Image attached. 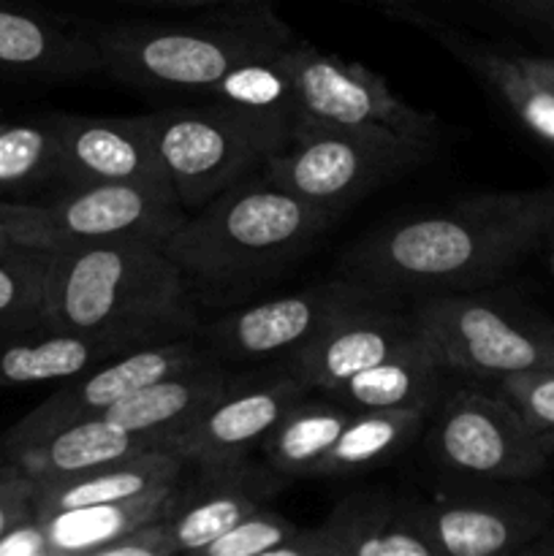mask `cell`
<instances>
[{"instance_id": "obj_1", "label": "cell", "mask_w": 554, "mask_h": 556, "mask_svg": "<svg viewBox=\"0 0 554 556\" xmlns=\"http://www.w3.org/2000/svg\"><path fill=\"white\" fill-rule=\"evenodd\" d=\"M554 228V185L500 190L405 215L356 239L342 277L386 299H424L492 286Z\"/></svg>"}, {"instance_id": "obj_2", "label": "cell", "mask_w": 554, "mask_h": 556, "mask_svg": "<svg viewBox=\"0 0 554 556\" xmlns=\"http://www.w3.org/2000/svg\"><path fill=\"white\" fill-rule=\"evenodd\" d=\"M337 217L259 172L188 212L163 250L196 299L226 304L302 258Z\"/></svg>"}, {"instance_id": "obj_3", "label": "cell", "mask_w": 554, "mask_h": 556, "mask_svg": "<svg viewBox=\"0 0 554 556\" xmlns=\"http://www.w3.org/2000/svg\"><path fill=\"white\" fill-rule=\"evenodd\" d=\"M196 296L155 242L52 250L41 331L123 334L161 342L196 334Z\"/></svg>"}, {"instance_id": "obj_4", "label": "cell", "mask_w": 554, "mask_h": 556, "mask_svg": "<svg viewBox=\"0 0 554 556\" xmlns=\"http://www.w3.org/2000/svg\"><path fill=\"white\" fill-rule=\"evenodd\" d=\"M92 38L103 74L141 90L204 98L237 65L280 52L297 33L259 0L193 22H117Z\"/></svg>"}, {"instance_id": "obj_5", "label": "cell", "mask_w": 554, "mask_h": 556, "mask_svg": "<svg viewBox=\"0 0 554 556\" xmlns=\"http://www.w3.org/2000/svg\"><path fill=\"white\" fill-rule=\"evenodd\" d=\"M299 117L212 98L147 114L158 155L185 212L201 210L223 190L259 174L269 157L291 144Z\"/></svg>"}, {"instance_id": "obj_6", "label": "cell", "mask_w": 554, "mask_h": 556, "mask_svg": "<svg viewBox=\"0 0 554 556\" xmlns=\"http://www.w3.org/2000/svg\"><path fill=\"white\" fill-rule=\"evenodd\" d=\"M413 324L445 372L500 378L554 369V324L500 293H440L413 299Z\"/></svg>"}, {"instance_id": "obj_7", "label": "cell", "mask_w": 554, "mask_h": 556, "mask_svg": "<svg viewBox=\"0 0 554 556\" xmlns=\"http://www.w3.org/2000/svg\"><path fill=\"white\" fill-rule=\"evenodd\" d=\"M429 152L432 144L380 125H335L302 114L291 144L261 172L299 199L342 215L391 179L424 166Z\"/></svg>"}, {"instance_id": "obj_8", "label": "cell", "mask_w": 554, "mask_h": 556, "mask_svg": "<svg viewBox=\"0 0 554 556\" xmlns=\"http://www.w3.org/2000/svg\"><path fill=\"white\" fill-rule=\"evenodd\" d=\"M27 248L63 250L103 242L163 244L188 212L174 188L150 182L63 185L47 201H3Z\"/></svg>"}, {"instance_id": "obj_9", "label": "cell", "mask_w": 554, "mask_h": 556, "mask_svg": "<svg viewBox=\"0 0 554 556\" xmlns=\"http://www.w3.org/2000/svg\"><path fill=\"white\" fill-rule=\"evenodd\" d=\"M427 448L445 472L470 481H530L552 456L546 438L514 402L473 389L445 396Z\"/></svg>"}, {"instance_id": "obj_10", "label": "cell", "mask_w": 554, "mask_h": 556, "mask_svg": "<svg viewBox=\"0 0 554 556\" xmlns=\"http://www.w3.org/2000/svg\"><path fill=\"white\" fill-rule=\"evenodd\" d=\"M418 516L438 556H505L552 530L554 503L521 481H476L418 500Z\"/></svg>"}, {"instance_id": "obj_11", "label": "cell", "mask_w": 554, "mask_h": 556, "mask_svg": "<svg viewBox=\"0 0 554 556\" xmlns=\"http://www.w3.org/2000/svg\"><path fill=\"white\" fill-rule=\"evenodd\" d=\"M206 362H215V358L206 353L196 334L130 348L76 378L63 380V386L52 396H47L36 410H30L9 432L0 434V456L16 454L71 424L103 416L109 407L128 400L144 386Z\"/></svg>"}, {"instance_id": "obj_12", "label": "cell", "mask_w": 554, "mask_h": 556, "mask_svg": "<svg viewBox=\"0 0 554 556\" xmlns=\"http://www.w3.org/2000/svg\"><path fill=\"white\" fill-rule=\"evenodd\" d=\"M375 296L378 293L369 288L348 277H337L304 291L250 304L212 324H199L196 337L206 353L228 369L282 364L304 342L313 340L335 315Z\"/></svg>"}, {"instance_id": "obj_13", "label": "cell", "mask_w": 554, "mask_h": 556, "mask_svg": "<svg viewBox=\"0 0 554 556\" xmlns=\"http://www.w3.org/2000/svg\"><path fill=\"white\" fill-rule=\"evenodd\" d=\"M282 65L304 117L335 125H380L424 144L438 141L440 119L402 101L367 65L320 52L299 36L282 49Z\"/></svg>"}, {"instance_id": "obj_14", "label": "cell", "mask_w": 554, "mask_h": 556, "mask_svg": "<svg viewBox=\"0 0 554 556\" xmlns=\"http://www.w3.org/2000/svg\"><path fill=\"white\" fill-rule=\"evenodd\" d=\"M304 394L307 389L286 364H261L242 372L231 369L221 396L172 440L168 451L188 465L248 456Z\"/></svg>"}, {"instance_id": "obj_15", "label": "cell", "mask_w": 554, "mask_h": 556, "mask_svg": "<svg viewBox=\"0 0 554 556\" xmlns=\"http://www.w3.org/2000/svg\"><path fill=\"white\" fill-rule=\"evenodd\" d=\"M288 476L248 456L188 465L166 510L179 554H201L237 521L286 489Z\"/></svg>"}, {"instance_id": "obj_16", "label": "cell", "mask_w": 554, "mask_h": 556, "mask_svg": "<svg viewBox=\"0 0 554 556\" xmlns=\"http://www.w3.org/2000/svg\"><path fill=\"white\" fill-rule=\"evenodd\" d=\"M394 302L375 296L342 309L282 364L307 391L329 394L418 334L411 309Z\"/></svg>"}, {"instance_id": "obj_17", "label": "cell", "mask_w": 554, "mask_h": 556, "mask_svg": "<svg viewBox=\"0 0 554 556\" xmlns=\"http://www.w3.org/2000/svg\"><path fill=\"white\" fill-rule=\"evenodd\" d=\"M58 185L150 182L172 188L150 119L54 114Z\"/></svg>"}, {"instance_id": "obj_18", "label": "cell", "mask_w": 554, "mask_h": 556, "mask_svg": "<svg viewBox=\"0 0 554 556\" xmlns=\"http://www.w3.org/2000/svg\"><path fill=\"white\" fill-rule=\"evenodd\" d=\"M0 74L38 81H79L103 74L92 33L52 11L0 0Z\"/></svg>"}, {"instance_id": "obj_19", "label": "cell", "mask_w": 554, "mask_h": 556, "mask_svg": "<svg viewBox=\"0 0 554 556\" xmlns=\"http://www.w3.org/2000/svg\"><path fill=\"white\" fill-rule=\"evenodd\" d=\"M318 556H438L424 532L416 497L356 492L313 527Z\"/></svg>"}, {"instance_id": "obj_20", "label": "cell", "mask_w": 554, "mask_h": 556, "mask_svg": "<svg viewBox=\"0 0 554 556\" xmlns=\"http://www.w3.org/2000/svg\"><path fill=\"white\" fill-rule=\"evenodd\" d=\"M396 20L418 27L429 38L440 43L449 54H454L462 65L481 76L500 98L505 106L514 112V117L530 130L536 139L554 150V87L543 81L541 76L532 74L519 54H505L489 43H478L462 33L451 30L449 25L438 22L421 9H396L389 11Z\"/></svg>"}, {"instance_id": "obj_21", "label": "cell", "mask_w": 554, "mask_h": 556, "mask_svg": "<svg viewBox=\"0 0 554 556\" xmlns=\"http://www.w3.org/2000/svg\"><path fill=\"white\" fill-rule=\"evenodd\" d=\"M231 369L217 362L199 364L144 386L103 413L125 432L155 438L168 451L172 440L196 421L226 389Z\"/></svg>"}, {"instance_id": "obj_22", "label": "cell", "mask_w": 554, "mask_h": 556, "mask_svg": "<svg viewBox=\"0 0 554 556\" xmlns=\"http://www.w3.org/2000/svg\"><path fill=\"white\" fill-rule=\"evenodd\" d=\"M136 345H150L123 334H74L33 331L0 342V389L33 383H63Z\"/></svg>"}, {"instance_id": "obj_23", "label": "cell", "mask_w": 554, "mask_h": 556, "mask_svg": "<svg viewBox=\"0 0 554 556\" xmlns=\"http://www.w3.org/2000/svg\"><path fill=\"white\" fill-rule=\"evenodd\" d=\"M144 451L166 448L155 438L125 432L103 416H96L71 424V427L60 429V432L49 434V438L38 440V443L5 456V459H14L27 476L36 478L38 483H47L81 476V472L130 459V456L144 454Z\"/></svg>"}, {"instance_id": "obj_24", "label": "cell", "mask_w": 554, "mask_h": 556, "mask_svg": "<svg viewBox=\"0 0 554 556\" xmlns=\"http://www.w3.org/2000/svg\"><path fill=\"white\" fill-rule=\"evenodd\" d=\"M185 467L188 462L172 451H144V454L81 472V476L38 483L36 519L47 521L65 510L136 497L141 492L163 486V483L177 481Z\"/></svg>"}, {"instance_id": "obj_25", "label": "cell", "mask_w": 554, "mask_h": 556, "mask_svg": "<svg viewBox=\"0 0 554 556\" xmlns=\"http://www.w3.org/2000/svg\"><path fill=\"white\" fill-rule=\"evenodd\" d=\"M443 372L445 369L435 362L429 348L416 334L326 396L342 402L351 410H429L440 394Z\"/></svg>"}, {"instance_id": "obj_26", "label": "cell", "mask_w": 554, "mask_h": 556, "mask_svg": "<svg viewBox=\"0 0 554 556\" xmlns=\"http://www.w3.org/2000/svg\"><path fill=\"white\" fill-rule=\"evenodd\" d=\"M179 481V478H177ZM177 481L141 492L117 503L90 505V508L65 510L47 519L49 556H96L106 543L117 541L125 532L163 519L172 505Z\"/></svg>"}, {"instance_id": "obj_27", "label": "cell", "mask_w": 554, "mask_h": 556, "mask_svg": "<svg viewBox=\"0 0 554 556\" xmlns=\"http://www.w3.org/2000/svg\"><path fill=\"white\" fill-rule=\"evenodd\" d=\"M351 407L331 396L299 400L261 440L264 459L288 478H313L351 418Z\"/></svg>"}, {"instance_id": "obj_28", "label": "cell", "mask_w": 554, "mask_h": 556, "mask_svg": "<svg viewBox=\"0 0 554 556\" xmlns=\"http://www.w3.org/2000/svg\"><path fill=\"white\" fill-rule=\"evenodd\" d=\"M427 416L429 410H418V407L353 410L329 454L315 467L313 478L356 476V472L383 465L421 432Z\"/></svg>"}, {"instance_id": "obj_29", "label": "cell", "mask_w": 554, "mask_h": 556, "mask_svg": "<svg viewBox=\"0 0 554 556\" xmlns=\"http://www.w3.org/2000/svg\"><path fill=\"white\" fill-rule=\"evenodd\" d=\"M47 182H58L54 114L5 123L0 130V201H16Z\"/></svg>"}, {"instance_id": "obj_30", "label": "cell", "mask_w": 554, "mask_h": 556, "mask_svg": "<svg viewBox=\"0 0 554 556\" xmlns=\"http://www.w3.org/2000/svg\"><path fill=\"white\" fill-rule=\"evenodd\" d=\"M52 250H0V342L41 331Z\"/></svg>"}, {"instance_id": "obj_31", "label": "cell", "mask_w": 554, "mask_h": 556, "mask_svg": "<svg viewBox=\"0 0 554 556\" xmlns=\"http://www.w3.org/2000/svg\"><path fill=\"white\" fill-rule=\"evenodd\" d=\"M204 98L237 103V106L248 109H261V112L302 114L299 112V101L297 92H293L291 76H288L286 65H282V49L275 54H264V58H255L237 65V68H234L231 74L223 76L221 85Z\"/></svg>"}, {"instance_id": "obj_32", "label": "cell", "mask_w": 554, "mask_h": 556, "mask_svg": "<svg viewBox=\"0 0 554 556\" xmlns=\"http://www.w3.org/2000/svg\"><path fill=\"white\" fill-rule=\"evenodd\" d=\"M299 532L293 521L272 510L269 505H261L259 510L244 516L242 521L223 532L217 541L204 548V556H272L277 546L291 541Z\"/></svg>"}, {"instance_id": "obj_33", "label": "cell", "mask_w": 554, "mask_h": 556, "mask_svg": "<svg viewBox=\"0 0 554 556\" xmlns=\"http://www.w3.org/2000/svg\"><path fill=\"white\" fill-rule=\"evenodd\" d=\"M500 394L519 407L521 416L541 434L554 432V369L500 378Z\"/></svg>"}, {"instance_id": "obj_34", "label": "cell", "mask_w": 554, "mask_h": 556, "mask_svg": "<svg viewBox=\"0 0 554 556\" xmlns=\"http://www.w3.org/2000/svg\"><path fill=\"white\" fill-rule=\"evenodd\" d=\"M38 481L14 459L0 456V541L22 521L36 519Z\"/></svg>"}, {"instance_id": "obj_35", "label": "cell", "mask_w": 554, "mask_h": 556, "mask_svg": "<svg viewBox=\"0 0 554 556\" xmlns=\"http://www.w3.org/2000/svg\"><path fill=\"white\" fill-rule=\"evenodd\" d=\"M177 543H174L172 530H168L166 516L147 525L136 527V530L125 532L117 541L106 543L96 556H174Z\"/></svg>"}, {"instance_id": "obj_36", "label": "cell", "mask_w": 554, "mask_h": 556, "mask_svg": "<svg viewBox=\"0 0 554 556\" xmlns=\"http://www.w3.org/2000/svg\"><path fill=\"white\" fill-rule=\"evenodd\" d=\"M0 554H14V556H49V541H47V525L38 519L22 521L20 527L9 532L0 541Z\"/></svg>"}, {"instance_id": "obj_37", "label": "cell", "mask_w": 554, "mask_h": 556, "mask_svg": "<svg viewBox=\"0 0 554 556\" xmlns=\"http://www.w3.org/2000/svg\"><path fill=\"white\" fill-rule=\"evenodd\" d=\"M498 5L511 16L554 33V0H498Z\"/></svg>"}, {"instance_id": "obj_38", "label": "cell", "mask_w": 554, "mask_h": 556, "mask_svg": "<svg viewBox=\"0 0 554 556\" xmlns=\"http://www.w3.org/2000/svg\"><path fill=\"white\" fill-rule=\"evenodd\" d=\"M11 248H27L25 239H22L20 228H16L14 217L9 215L5 204L0 201V250H11Z\"/></svg>"}, {"instance_id": "obj_39", "label": "cell", "mask_w": 554, "mask_h": 556, "mask_svg": "<svg viewBox=\"0 0 554 556\" xmlns=\"http://www.w3.org/2000/svg\"><path fill=\"white\" fill-rule=\"evenodd\" d=\"M519 58L532 74H538L543 81L554 87V58H536V54H519Z\"/></svg>"}, {"instance_id": "obj_40", "label": "cell", "mask_w": 554, "mask_h": 556, "mask_svg": "<svg viewBox=\"0 0 554 556\" xmlns=\"http://www.w3.org/2000/svg\"><path fill=\"white\" fill-rule=\"evenodd\" d=\"M521 556H554V525L546 535H541L532 546H527Z\"/></svg>"}, {"instance_id": "obj_41", "label": "cell", "mask_w": 554, "mask_h": 556, "mask_svg": "<svg viewBox=\"0 0 554 556\" xmlns=\"http://www.w3.org/2000/svg\"><path fill=\"white\" fill-rule=\"evenodd\" d=\"M139 3H152V5H217L223 0H139Z\"/></svg>"}, {"instance_id": "obj_42", "label": "cell", "mask_w": 554, "mask_h": 556, "mask_svg": "<svg viewBox=\"0 0 554 556\" xmlns=\"http://www.w3.org/2000/svg\"><path fill=\"white\" fill-rule=\"evenodd\" d=\"M375 3L383 5L386 14H389L396 9H421V3H427V0H375Z\"/></svg>"}, {"instance_id": "obj_43", "label": "cell", "mask_w": 554, "mask_h": 556, "mask_svg": "<svg viewBox=\"0 0 554 556\" xmlns=\"http://www.w3.org/2000/svg\"><path fill=\"white\" fill-rule=\"evenodd\" d=\"M546 253H549V269H552V275H554V228L549 231V237H546Z\"/></svg>"}, {"instance_id": "obj_44", "label": "cell", "mask_w": 554, "mask_h": 556, "mask_svg": "<svg viewBox=\"0 0 554 556\" xmlns=\"http://www.w3.org/2000/svg\"><path fill=\"white\" fill-rule=\"evenodd\" d=\"M543 438H546V445H549V451H552V454H554V432H552V434H543Z\"/></svg>"}, {"instance_id": "obj_45", "label": "cell", "mask_w": 554, "mask_h": 556, "mask_svg": "<svg viewBox=\"0 0 554 556\" xmlns=\"http://www.w3.org/2000/svg\"><path fill=\"white\" fill-rule=\"evenodd\" d=\"M223 3H234V5H237V3H259V0H223Z\"/></svg>"}, {"instance_id": "obj_46", "label": "cell", "mask_w": 554, "mask_h": 556, "mask_svg": "<svg viewBox=\"0 0 554 556\" xmlns=\"http://www.w3.org/2000/svg\"><path fill=\"white\" fill-rule=\"evenodd\" d=\"M3 125H5V123H3V119H0V130H3Z\"/></svg>"}]
</instances>
